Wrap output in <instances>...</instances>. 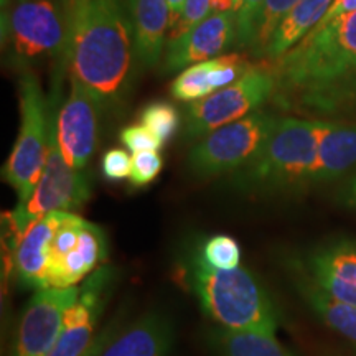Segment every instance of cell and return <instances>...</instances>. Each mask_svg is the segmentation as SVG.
Listing matches in <instances>:
<instances>
[{
  "label": "cell",
  "mask_w": 356,
  "mask_h": 356,
  "mask_svg": "<svg viewBox=\"0 0 356 356\" xmlns=\"http://www.w3.org/2000/svg\"><path fill=\"white\" fill-rule=\"evenodd\" d=\"M338 200L346 208L356 210V175L351 177L346 184L341 186L340 193H338Z\"/></svg>",
  "instance_id": "obj_33"
},
{
  "label": "cell",
  "mask_w": 356,
  "mask_h": 356,
  "mask_svg": "<svg viewBox=\"0 0 356 356\" xmlns=\"http://www.w3.org/2000/svg\"><path fill=\"white\" fill-rule=\"evenodd\" d=\"M323 121L279 118L251 163L233 173V188L249 195H275L314 185Z\"/></svg>",
  "instance_id": "obj_4"
},
{
  "label": "cell",
  "mask_w": 356,
  "mask_h": 356,
  "mask_svg": "<svg viewBox=\"0 0 356 356\" xmlns=\"http://www.w3.org/2000/svg\"><path fill=\"white\" fill-rule=\"evenodd\" d=\"M299 2L300 0H264L251 22L243 50L251 51V55L256 58H262L275 29Z\"/></svg>",
  "instance_id": "obj_23"
},
{
  "label": "cell",
  "mask_w": 356,
  "mask_h": 356,
  "mask_svg": "<svg viewBox=\"0 0 356 356\" xmlns=\"http://www.w3.org/2000/svg\"><path fill=\"white\" fill-rule=\"evenodd\" d=\"M252 68L241 51L221 55L185 68L170 84V95L177 101L191 104L238 81Z\"/></svg>",
  "instance_id": "obj_15"
},
{
  "label": "cell",
  "mask_w": 356,
  "mask_h": 356,
  "mask_svg": "<svg viewBox=\"0 0 356 356\" xmlns=\"http://www.w3.org/2000/svg\"><path fill=\"white\" fill-rule=\"evenodd\" d=\"M333 2L335 0H300L296 8L275 29L261 60H264L266 63H273L282 55H286L312 30L317 29Z\"/></svg>",
  "instance_id": "obj_20"
},
{
  "label": "cell",
  "mask_w": 356,
  "mask_h": 356,
  "mask_svg": "<svg viewBox=\"0 0 356 356\" xmlns=\"http://www.w3.org/2000/svg\"><path fill=\"white\" fill-rule=\"evenodd\" d=\"M299 273L335 299L356 307V241L337 239L320 244L289 262Z\"/></svg>",
  "instance_id": "obj_12"
},
{
  "label": "cell",
  "mask_w": 356,
  "mask_h": 356,
  "mask_svg": "<svg viewBox=\"0 0 356 356\" xmlns=\"http://www.w3.org/2000/svg\"><path fill=\"white\" fill-rule=\"evenodd\" d=\"M236 40H238L236 12L213 13L180 38L167 42L163 70L167 73H175L225 55L229 48L236 47Z\"/></svg>",
  "instance_id": "obj_13"
},
{
  "label": "cell",
  "mask_w": 356,
  "mask_h": 356,
  "mask_svg": "<svg viewBox=\"0 0 356 356\" xmlns=\"http://www.w3.org/2000/svg\"><path fill=\"white\" fill-rule=\"evenodd\" d=\"M74 0H10L2 37L22 71L48 60L66 65L73 33Z\"/></svg>",
  "instance_id": "obj_5"
},
{
  "label": "cell",
  "mask_w": 356,
  "mask_h": 356,
  "mask_svg": "<svg viewBox=\"0 0 356 356\" xmlns=\"http://www.w3.org/2000/svg\"><path fill=\"white\" fill-rule=\"evenodd\" d=\"M99 104L71 78V89L55 119L58 147L68 165L83 170L95 155L97 145Z\"/></svg>",
  "instance_id": "obj_11"
},
{
  "label": "cell",
  "mask_w": 356,
  "mask_h": 356,
  "mask_svg": "<svg viewBox=\"0 0 356 356\" xmlns=\"http://www.w3.org/2000/svg\"><path fill=\"white\" fill-rule=\"evenodd\" d=\"M65 213L56 211L30 222L17 243L13 254V275L24 291L48 289L47 275L50 266V244Z\"/></svg>",
  "instance_id": "obj_14"
},
{
  "label": "cell",
  "mask_w": 356,
  "mask_h": 356,
  "mask_svg": "<svg viewBox=\"0 0 356 356\" xmlns=\"http://www.w3.org/2000/svg\"><path fill=\"white\" fill-rule=\"evenodd\" d=\"M131 17L137 63L142 68H154L167 47L172 13L167 0H127Z\"/></svg>",
  "instance_id": "obj_17"
},
{
  "label": "cell",
  "mask_w": 356,
  "mask_h": 356,
  "mask_svg": "<svg viewBox=\"0 0 356 356\" xmlns=\"http://www.w3.org/2000/svg\"><path fill=\"white\" fill-rule=\"evenodd\" d=\"M86 2V0H74V10H76V8L81 6V3H84Z\"/></svg>",
  "instance_id": "obj_35"
},
{
  "label": "cell",
  "mask_w": 356,
  "mask_h": 356,
  "mask_svg": "<svg viewBox=\"0 0 356 356\" xmlns=\"http://www.w3.org/2000/svg\"><path fill=\"white\" fill-rule=\"evenodd\" d=\"M122 315H115V318L106 325L104 328H101L99 333H96L95 340L91 341V345L88 346V350L84 351L81 356H101L106 346L113 338L118 335V332L122 328Z\"/></svg>",
  "instance_id": "obj_31"
},
{
  "label": "cell",
  "mask_w": 356,
  "mask_h": 356,
  "mask_svg": "<svg viewBox=\"0 0 356 356\" xmlns=\"http://www.w3.org/2000/svg\"><path fill=\"white\" fill-rule=\"evenodd\" d=\"M89 198H91V181L83 170L68 165L58 147L55 121H53L47 162L32 197L26 203L17 204L15 210L6 215L22 236L30 222L38 218L56 211L73 213L79 210Z\"/></svg>",
  "instance_id": "obj_9"
},
{
  "label": "cell",
  "mask_w": 356,
  "mask_h": 356,
  "mask_svg": "<svg viewBox=\"0 0 356 356\" xmlns=\"http://www.w3.org/2000/svg\"><path fill=\"white\" fill-rule=\"evenodd\" d=\"M293 280H296V287L305 304L310 307L320 318L323 320L332 330H335L340 335L348 338L350 341L356 343V307L351 304L335 299L323 289L315 286L312 280L299 273H293Z\"/></svg>",
  "instance_id": "obj_22"
},
{
  "label": "cell",
  "mask_w": 356,
  "mask_h": 356,
  "mask_svg": "<svg viewBox=\"0 0 356 356\" xmlns=\"http://www.w3.org/2000/svg\"><path fill=\"white\" fill-rule=\"evenodd\" d=\"M208 345L216 356H296L270 333L231 330L218 325L208 332Z\"/></svg>",
  "instance_id": "obj_21"
},
{
  "label": "cell",
  "mask_w": 356,
  "mask_h": 356,
  "mask_svg": "<svg viewBox=\"0 0 356 356\" xmlns=\"http://www.w3.org/2000/svg\"><path fill=\"white\" fill-rule=\"evenodd\" d=\"M353 170H356V124L323 121L314 185L337 180Z\"/></svg>",
  "instance_id": "obj_19"
},
{
  "label": "cell",
  "mask_w": 356,
  "mask_h": 356,
  "mask_svg": "<svg viewBox=\"0 0 356 356\" xmlns=\"http://www.w3.org/2000/svg\"><path fill=\"white\" fill-rule=\"evenodd\" d=\"M175 328L165 314L150 310L118 332L101 356H170Z\"/></svg>",
  "instance_id": "obj_16"
},
{
  "label": "cell",
  "mask_w": 356,
  "mask_h": 356,
  "mask_svg": "<svg viewBox=\"0 0 356 356\" xmlns=\"http://www.w3.org/2000/svg\"><path fill=\"white\" fill-rule=\"evenodd\" d=\"M119 139H121V144L132 154L147 152V150H160L163 147L162 142L142 124L140 126L139 124H134V126L124 127L121 134H119Z\"/></svg>",
  "instance_id": "obj_28"
},
{
  "label": "cell",
  "mask_w": 356,
  "mask_h": 356,
  "mask_svg": "<svg viewBox=\"0 0 356 356\" xmlns=\"http://www.w3.org/2000/svg\"><path fill=\"white\" fill-rule=\"evenodd\" d=\"M277 119L267 111H256L210 132L190 150L188 172L198 178H216L241 170L261 152Z\"/></svg>",
  "instance_id": "obj_7"
},
{
  "label": "cell",
  "mask_w": 356,
  "mask_h": 356,
  "mask_svg": "<svg viewBox=\"0 0 356 356\" xmlns=\"http://www.w3.org/2000/svg\"><path fill=\"white\" fill-rule=\"evenodd\" d=\"M109 252L108 236L101 226L86 221L78 244L48 270V289L74 287L79 280L99 269Z\"/></svg>",
  "instance_id": "obj_18"
},
{
  "label": "cell",
  "mask_w": 356,
  "mask_h": 356,
  "mask_svg": "<svg viewBox=\"0 0 356 356\" xmlns=\"http://www.w3.org/2000/svg\"><path fill=\"white\" fill-rule=\"evenodd\" d=\"M177 277L218 327L275 335L279 312L262 282L246 267L216 269L203 259L198 243L178 254Z\"/></svg>",
  "instance_id": "obj_3"
},
{
  "label": "cell",
  "mask_w": 356,
  "mask_h": 356,
  "mask_svg": "<svg viewBox=\"0 0 356 356\" xmlns=\"http://www.w3.org/2000/svg\"><path fill=\"white\" fill-rule=\"evenodd\" d=\"M136 56L132 24L124 0H86L74 10L68 65L99 108L126 99Z\"/></svg>",
  "instance_id": "obj_2"
},
{
  "label": "cell",
  "mask_w": 356,
  "mask_h": 356,
  "mask_svg": "<svg viewBox=\"0 0 356 356\" xmlns=\"http://www.w3.org/2000/svg\"><path fill=\"white\" fill-rule=\"evenodd\" d=\"M58 91L60 89L53 88V96L48 99L33 71H22L20 131L2 168L3 181L17 191L19 204L29 202L42 177L50 147L51 126L56 118L53 106L56 104Z\"/></svg>",
  "instance_id": "obj_6"
},
{
  "label": "cell",
  "mask_w": 356,
  "mask_h": 356,
  "mask_svg": "<svg viewBox=\"0 0 356 356\" xmlns=\"http://www.w3.org/2000/svg\"><path fill=\"white\" fill-rule=\"evenodd\" d=\"M142 126H145L157 139L165 145L172 140L181 126V115L175 106L167 101L149 102L140 111Z\"/></svg>",
  "instance_id": "obj_24"
},
{
  "label": "cell",
  "mask_w": 356,
  "mask_h": 356,
  "mask_svg": "<svg viewBox=\"0 0 356 356\" xmlns=\"http://www.w3.org/2000/svg\"><path fill=\"white\" fill-rule=\"evenodd\" d=\"M132 157L124 149H111L102 155L101 170L111 181H122L131 177Z\"/></svg>",
  "instance_id": "obj_29"
},
{
  "label": "cell",
  "mask_w": 356,
  "mask_h": 356,
  "mask_svg": "<svg viewBox=\"0 0 356 356\" xmlns=\"http://www.w3.org/2000/svg\"><path fill=\"white\" fill-rule=\"evenodd\" d=\"M264 0H234V8L236 17H238V40H236V48L243 50L244 43H246L249 26L254 19L257 8L261 7V3Z\"/></svg>",
  "instance_id": "obj_30"
},
{
  "label": "cell",
  "mask_w": 356,
  "mask_h": 356,
  "mask_svg": "<svg viewBox=\"0 0 356 356\" xmlns=\"http://www.w3.org/2000/svg\"><path fill=\"white\" fill-rule=\"evenodd\" d=\"M163 168V159L159 150H147L132 155V168H131V185L136 188L150 185L160 175Z\"/></svg>",
  "instance_id": "obj_27"
},
{
  "label": "cell",
  "mask_w": 356,
  "mask_h": 356,
  "mask_svg": "<svg viewBox=\"0 0 356 356\" xmlns=\"http://www.w3.org/2000/svg\"><path fill=\"white\" fill-rule=\"evenodd\" d=\"M79 296V289H43L25 305L10 356H48L63 332L65 315Z\"/></svg>",
  "instance_id": "obj_10"
},
{
  "label": "cell",
  "mask_w": 356,
  "mask_h": 356,
  "mask_svg": "<svg viewBox=\"0 0 356 356\" xmlns=\"http://www.w3.org/2000/svg\"><path fill=\"white\" fill-rule=\"evenodd\" d=\"M210 15H213V0H186L177 19L170 24L167 42L180 38Z\"/></svg>",
  "instance_id": "obj_26"
},
{
  "label": "cell",
  "mask_w": 356,
  "mask_h": 356,
  "mask_svg": "<svg viewBox=\"0 0 356 356\" xmlns=\"http://www.w3.org/2000/svg\"><path fill=\"white\" fill-rule=\"evenodd\" d=\"M185 2H186V0H167L168 8H170V13H172V22L177 19L178 13H180L181 7H184ZM172 22H170V24H172Z\"/></svg>",
  "instance_id": "obj_34"
},
{
  "label": "cell",
  "mask_w": 356,
  "mask_h": 356,
  "mask_svg": "<svg viewBox=\"0 0 356 356\" xmlns=\"http://www.w3.org/2000/svg\"><path fill=\"white\" fill-rule=\"evenodd\" d=\"M269 66L275 108L315 121L356 124V12L317 26Z\"/></svg>",
  "instance_id": "obj_1"
},
{
  "label": "cell",
  "mask_w": 356,
  "mask_h": 356,
  "mask_svg": "<svg viewBox=\"0 0 356 356\" xmlns=\"http://www.w3.org/2000/svg\"><path fill=\"white\" fill-rule=\"evenodd\" d=\"M203 259L216 269H238L241 267V248L238 241L228 234H213L198 241Z\"/></svg>",
  "instance_id": "obj_25"
},
{
  "label": "cell",
  "mask_w": 356,
  "mask_h": 356,
  "mask_svg": "<svg viewBox=\"0 0 356 356\" xmlns=\"http://www.w3.org/2000/svg\"><path fill=\"white\" fill-rule=\"evenodd\" d=\"M353 12H356V0H335V2L332 3V7L328 8V12L325 13V17L318 24V26L328 25L332 24V22L343 19V17L350 15V13Z\"/></svg>",
  "instance_id": "obj_32"
},
{
  "label": "cell",
  "mask_w": 356,
  "mask_h": 356,
  "mask_svg": "<svg viewBox=\"0 0 356 356\" xmlns=\"http://www.w3.org/2000/svg\"><path fill=\"white\" fill-rule=\"evenodd\" d=\"M274 92L269 66H254L243 78L185 108V137L203 139L222 126L256 113Z\"/></svg>",
  "instance_id": "obj_8"
}]
</instances>
